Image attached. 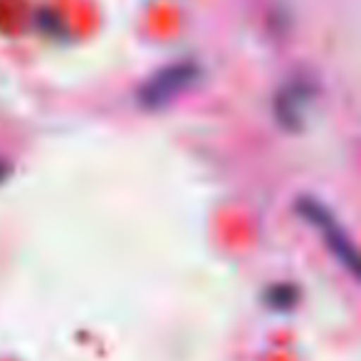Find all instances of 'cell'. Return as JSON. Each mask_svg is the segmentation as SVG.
Listing matches in <instances>:
<instances>
[{"instance_id":"6da1fadb","label":"cell","mask_w":361,"mask_h":361,"mask_svg":"<svg viewBox=\"0 0 361 361\" xmlns=\"http://www.w3.org/2000/svg\"><path fill=\"white\" fill-rule=\"evenodd\" d=\"M201 80V67L191 60H180V62H171V65L156 70L144 85L139 87V102L141 109L149 111H159L164 106H169L171 102L178 99L183 92L191 90L196 82Z\"/></svg>"},{"instance_id":"7a4b0ae2","label":"cell","mask_w":361,"mask_h":361,"mask_svg":"<svg viewBox=\"0 0 361 361\" xmlns=\"http://www.w3.org/2000/svg\"><path fill=\"white\" fill-rule=\"evenodd\" d=\"M297 213L324 238V245L329 247V252L336 257L341 267L351 272V277H359V255H356L354 240L349 238V233L341 228V223L336 221V216L324 206L322 201L312 196L297 198Z\"/></svg>"},{"instance_id":"3957f363","label":"cell","mask_w":361,"mask_h":361,"mask_svg":"<svg viewBox=\"0 0 361 361\" xmlns=\"http://www.w3.org/2000/svg\"><path fill=\"white\" fill-rule=\"evenodd\" d=\"M317 99V85L310 77H295L285 82L275 97V116L280 126L290 131H300L307 121V114L312 111Z\"/></svg>"},{"instance_id":"277c9868","label":"cell","mask_w":361,"mask_h":361,"mask_svg":"<svg viewBox=\"0 0 361 361\" xmlns=\"http://www.w3.org/2000/svg\"><path fill=\"white\" fill-rule=\"evenodd\" d=\"M8 173H11V166H8V161L0 159V183L8 178Z\"/></svg>"}]
</instances>
